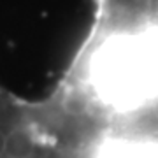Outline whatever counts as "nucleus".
I'll use <instances>...</instances> for the list:
<instances>
[{"instance_id":"nucleus-1","label":"nucleus","mask_w":158,"mask_h":158,"mask_svg":"<svg viewBox=\"0 0 158 158\" xmlns=\"http://www.w3.org/2000/svg\"><path fill=\"white\" fill-rule=\"evenodd\" d=\"M98 77L104 90L121 98L158 88V37H139L109 48L102 56Z\"/></svg>"},{"instance_id":"nucleus-2","label":"nucleus","mask_w":158,"mask_h":158,"mask_svg":"<svg viewBox=\"0 0 158 158\" xmlns=\"http://www.w3.org/2000/svg\"><path fill=\"white\" fill-rule=\"evenodd\" d=\"M107 158H158V149L148 148H116Z\"/></svg>"},{"instance_id":"nucleus-3","label":"nucleus","mask_w":158,"mask_h":158,"mask_svg":"<svg viewBox=\"0 0 158 158\" xmlns=\"http://www.w3.org/2000/svg\"><path fill=\"white\" fill-rule=\"evenodd\" d=\"M7 132L0 127V158H6V142H7Z\"/></svg>"}]
</instances>
